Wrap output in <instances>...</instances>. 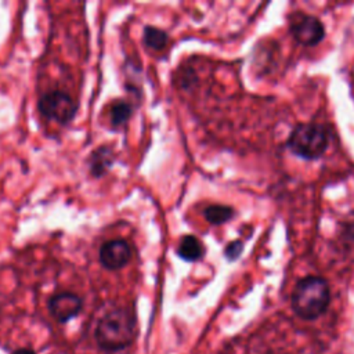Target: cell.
<instances>
[{
	"instance_id": "2",
	"label": "cell",
	"mask_w": 354,
	"mask_h": 354,
	"mask_svg": "<svg viewBox=\"0 0 354 354\" xmlns=\"http://www.w3.org/2000/svg\"><path fill=\"white\" fill-rule=\"evenodd\" d=\"M292 309L303 320L321 317L331 303V289L326 280L307 275L298 281L292 292Z\"/></svg>"
},
{
	"instance_id": "9",
	"label": "cell",
	"mask_w": 354,
	"mask_h": 354,
	"mask_svg": "<svg viewBox=\"0 0 354 354\" xmlns=\"http://www.w3.org/2000/svg\"><path fill=\"white\" fill-rule=\"evenodd\" d=\"M205 248L202 242L194 237V236H186L180 241L179 249H177V255L186 262H198L200 259L204 258Z\"/></svg>"
},
{
	"instance_id": "12",
	"label": "cell",
	"mask_w": 354,
	"mask_h": 354,
	"mask_svg": "<svg viewBox=\"0 0 354 354\" xmlns=\"http://www.w3.org/2000/svg\"><path fill=\"white\" fill-rule=\"evenodd\" d=\"M144 43L151 48L152 50L160 52L167 46L169 42V37L165 31L155 28V27H145L144 28Z\"/></svg>"
},
{
	"instance_id": "5",
	"label": "cell",
	"mask_w": 354,
	"mask_h": 354,
	"mask_svg": "<svg viewBox=\"0 0 354 354\" xmlns=\"http://www.w3.org/2000/svg\"><path fill=\"white\" fill-rule=\"evenodd\" d=\"M289 31L302 46H317L325 38L324 24L314 16L299 13L292 19Z\"/></svg>"
},
{
	"instance_id": "11",
	"label": "cell",
	"mask_w": 354,
	"mask_h": 354,
	"mask_svg": "<svg viewBox=\"0 0 354 354\" xmlns=\"http://www.w3.org/2000/svg\"><path fill=\"white\" fill-rule=\"evenodd\" d=\"M236 212L233 208L226 205H211L205 209L204 216L208 223L214 226H222L234 218Z\"/></svg>"
},
{
	"instance_id": "13",
	"label": "cell",
	"mask_w": 354,
	"mask_h": 354,
	"mask_svg": "<svg viewBox=\"0 0 354 354\" xmlns=\"http://www.w3.org/2000/svg\"><path fill=\"white\" fill-rule=\"evenodd\" d=\"M242 251H244V244L237 240V241L230 242V244L226 247L225 255H226V258H227L229 260H236V259H238V258L241 256Z\"/></svg>"
},
{
	"instance_id": "7",
	"label": "cell",
	"mask_w": 354,
	"mask_h": 354,
	"mask_svg": "<svg viewBox=\"0 0 354 354\" xmlns=\"http://www.w3.org/2000/svg\"><path fill=\"white\" fill-rule=\"evenodd\" d=\"M133 256L130 244L125 240H111L100 249V262L107 270L123 269Z\"/></svg>"
},
{
	"instance_id": "14",
	"label": "cell",
	"mask_w": 354,
	"mask_h": 354,
	"mask_svg": "<svg viewBox=\"0 0 354 354\" xmlns=\"http://www.w3.org/2000/svg\"><path fill=\"white\" fill-rule=\"evenodd\" d=\"M13 354H37V351L30 347H21V348H17Z\"/></svg>"
},
{
	"instance_id": "1",
	"label": "cell",
	"mask_w": 354,
	"mask_h": 354,
	"mask_svg": "<svg viewBox=\"0 0 354 354\" xmlns=\"http://www.w3.org/2000/svg\"><path fill=\"white\" fill-rule=\"evenodd\" d=\"M137 335V317L132 309L115 307L98 321L94 337L105 353H116L133 344Z\"/></svg>"
},
{
	"instance_id": "6",
	"label": "cell",
	"mask_w": 354,
	"mask_h": 354,
	"mask_svg": "<svg viewBox=\"0 0 354 354\" xmlns=\"http://www.w3.org/2000/svg\"><path fill=\"white\" fill-rule=\"evenodd\" d=\"M49 311L60 324L78 317L83 309V300L74 292H59L49 299Z\"/></svg>"
},
{
	"instance_id": "8",
	"label": "cell",
	"mask_w": 354,
	"mask_h": 354,
	"mask_svg": "<svg viewBox=\"0 0 354 354\" xmlns=\"http://www.w3.org/2000/svg\"><path fill=\"white\" fill-rule=\"evenodd\" d=\"M114 160H115V152L111 147L108 145L98 147L96 151H93L89 159L90 173L94 177L104 176L111 169Z\"/></svg>"
},
{
	"instance_id": "3",
	"label": "cell",
	"mask_w": 354,
	"mask_h": 354,
	"mask_svg": "<svg viewBox=\"0 0 354 354\" xmlns=\"http://www.w3.org/2000/svg\"><path fill=\"white\" fill-rule=\"evenodd\" d=\"M328 130L314 122L299 123L287 140L289 151L303 159L314 160L321 158L328 148Z\"/></svg>"
},
{
	"instance_id": "10",
	"label": "cell",
	"mask_w": 354,
	"mask_h": 354,
	"mask_svg": "<svg viewBox=\"0 0 354 354\" xmlns=\"http://www.w3.org/2000/svg\"><path fill=\"white\" fill-rule=\"evenodd\" d=\"M133 114V107L125 100L115 101L110 108V121L114 127H121L126 125Z\"/></svg>"
},
{
	"instance_id": "4",
	"label": "cell",
	"mask_w": 354,
	"mask_h": 354,
	"mask_svg": "<svg viewBox=\"0 0 354 354\" xmlns=\"http://www.w3.org/2000/svg\"><path fill=\"white\" fill-rule=\"evenodd\" d=\"M38 108L45 118L61 125H68L76 115L78 104L68 93L52 90L41 97Z\"/></svg>"
}]
</instances>
